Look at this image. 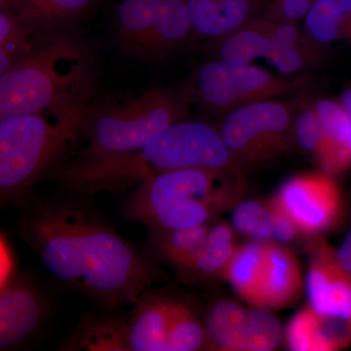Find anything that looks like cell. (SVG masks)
Instances as JSON below:
<instances>
[{
  "instance_id": "6da1fadb",
  "label": "cell",
  "mask_w": 351,
  "mask_h": 351,
  "mask_svg": "<svg viewBox=\"0 0 351 351\" xmlns=\"http://www.w3.org/2000/svg\"><path fill=\"white\" fill-rule=\"evenodd\" d=\"M38 197L21 209L18 232L51 276L105 309L134 304L158 271L82 195Z\"/></svg>"
},
{
  "instance_id": "7a4b0ae2",
  "label": "cell",
  "mask_w": 351,
  "mask_h": 351,
  "mask_svg": "<svg viewBox=\"0 0 351 351\" xmlns=\"http://www.w3.org/2000/svg\"><path fill=\"white\" fill-rule=\"evenodd\" d=\"M189 168L239 170L219 127L182 119L135 151L90 162L64 163L46 181L71 195L117 193L161 173Z\"/></svg>"
},
{
  "instance_id": "3957f363",
  "label": "cell",
  "mask_w": 351,
  "mask_h": 351,
  "mask_svg": "<svg viewBox=\"0 0 351 351\" xmlns=\"http://www.w3.org/2000/svg\"><path fill=\"white\" fill-rule=\"evenodd\" d=\"M97 80L86 44L64 31L40 32L32 49L0 76V119L91 103Z\"/></svg>"
},
{
  "instance_id": "277c9868",
  "label": "cell",
  "mask_w": 351,
  "mask_h": 351,
  "mask_svg": "<svg viewBox=\"0 0 351 351\" xmlns=\"http://www.w3.org/2000/svg\"><path fill=\"white\" fill-rule=\"evenodd\" d=\"M94 103L0 119V199L22 207L75 151Z\"/></svg>"
},
{
  "instance_id": "5b68a950",
  "label": "cell",
  "mask_w": 351,
  "mask_h": 351,
  "mask_svg": "<svg viewBox=\"0 0 351 351\" xmlns=\"http://www.w3.org/2000/svg\"><path fill=\"white\" fill-rule=\"evenodd\" d=\"M243 191L241 171L189 168L167 171L133 189L121 217L149 230L205 225L232 207Z\"/></svg>"
},
{
  "instance_id": "8992f818",
  "label": "cell",
  "mask_w": 351,
  "mask_h": 351,
  "mask_svg": "<svg viewBox=\"0 0 351 351\" xmlns=\"http://www.w3.org/2000/svg\"><path fill=\"white\" fill-rule=\"evenodd\" d=\"M189 99L188 93L149 88L94 103L80 145L63 164L90 162L135 151L173 124L189 119Z\"/></svg>"
},
{
  "instance_id": "52a82bcc",
  "label": "cell",
  "mask_w": 351,
  "mask_h": 351,
  "mask_svg": "<svg viewBox=\"0 0 351 351\" xmlns=\"http://www.w3.org/2000/svg\"><path fill=\"white\" fill-rule=\"evenodd\" d=\"M301 103L274 99L226 113L219 131L240 167L265 162L288 151Z\"/></svg>"
},
{
  "instance_id": "ba28073f",
  "label": "cell",
  "mask_w": 351,
  "mask_h": 351,
  "mask_svg": "<svg viewBox=\"0 0 351 351\" xmlns=\"http://www.w3.org/2000/svg\"><path fill=\"white\" fill-rule=\"evenodd\" d=\"M308 80L304 76L274 75L252 64L213 60L196 71L193 96L208 110L226 114L248 104L274 100L301 91Z\"/></svg>"
},
{
  "instance_id": "9c48e42d",
  "label": "cell",
  "mask_w": 351,
  "mask_h": 351,
  "mask_svg": "<svg viewBox=\"0 0 351 351\" xmlns=\"http://www.w3.org/2000/svg\"><path fill=\"white\" fill-rule=\"evenodd\" d=\"M271 201L293 219L300 232L304 233L331 228L343 207L338 184L324 171L295 176L281 186Z\"/></svg>"
},
{
  "instance_id": "30bf717a",
  "label": "cell",
  "mask_w": 351,
  "mask_h": 351,
  "mask_svg": "<svg viewBox=\"0 0 351 351\" xmlns=\"http://www.w3.org/2000/svg\"><path fill=\"white\" fill-rule=\"evenodd\" d=\"M50 302L32 277L13 270L0 290V350L22 345L40 329Z\"/></svg>"
},
{
  "instance_id": "8fae6325",
  "label": "cell",
  "mask_w": 351,
  "mask_h": 351,
  "mask_svg": "<svg viewBox=\"0 0 351 351\" xmlns=\"http://www.w3.org/2000/svg\"><path fill=\"white\" fill-rule=\"evenodd\" d=\"M307 293L311 306L317 313L351 324V276L327 245H317L314 251Z\"/></svg>"
},
{
  "instance_id": "7c38bea8",
  "label": "cell",
  "mask_w": 351,
  "mask_h": 351,
  "mask_svg": "<svg viewBox=\"0 0 351 351\" xmlns=\"http://www.w3.org/2000/svg\"><path fill=\"white\" fill-rule=\"evenodd\" d=\"M177 301L152 288L140 295L127 320L131 351H167L168 332Z\"/></svg>"
},
{
  "instance_id": "4fadbf2b",
  "label": "cell",
  "mask_w": 351,
  "mask_h": 351,
  "mask_svg": "<svg viewBox=\"0 0 351 351\" xmlns=\"http://www.w3.org/2000/svg\"><path fill=\"white\" fill-rule=\"evenodd\" d=\"M285 338L288 348L295 351L339 350L351 345V324L308 306L290 321Z\"/></svg>"
},
{
  "instance_id": "5bb4252c",
  "label": "cell",
  "mask_w": 351,
  "mask_h": 351,
  "mask_svg": "<svg viewBox=\"0 0 351 351\" xmlns=\"http://www.w3.org/2000/svg\"><path fill=\"white\" fill-rule=\"evenodd\" d=\"M265 0H186L195 34L219 39L263 12Z\"/></svg>"
},
{
  "instance_id": "9a60e30c",
  "label": "cell",
  "mask_w": 351,
  "mask_h": 351,
  "mask_svg": "<svg viewBox=\"0 0 351 351\" xmlns=\"http://www.w3.org/2000/svg\"><path fill=\"white\" fill-rule=\"evenodd\" d=\"M325 46L300 31L297 24L277 23L265 58L280 73L292 75L322 64L327 56Z\"/></svg>"
},
{
  "instance_id": "2e32d148",
  "label": "cell",
  "mask_w": 351,
  "mask_h": 351,
  "mask_svg": "<svg viewBox=\"0 0 351 351\" xmlns=\"http://www.w3.org/2000/svg\"><path fill=\"white\" fill-rule=\"evenodd\" d=\"M302 286L301 265L294 254L279 245L269 243L260 307L283 308L291 306L301 297Z\"/></svg>"
},
{
  "instance_id": "e0dca14e",
  "label": "cell",
  "mask_w": 351,
  "mask_h": 351,
  "mask_svg": "<svg viewBox=\"0 0 351 351\" xmlns=\"http://www.w3.org/2000/svg\"><path fill=\"white\" fill-rule=\"evenodd\" d=\"M127 320L115 309L83 316L60 350L131 351Z\"/></svg>"
},
{
  "instance_id": "ac0fdd59",
  "label": "cell",
  "mask_w": 351,
  "mask_h": 351,
  "mask_svg": "<svg viewBox=\"0 0 351 351\" xmlns=\"http://www.w3.org/2000/svg\"><path fill=\"white\" fill-rule=\"evenodd\" d=\"M193 34L186 0H154L151 41L145 59L160 61Z\"/></svg>"
},
{
  "instance_id": "d6986e66",
  "label": "cell",
  "mask_w": 351,
  "mask_h": 351,
  "mask_svg": "<svg viewBox=\"0 0 351 351\" xmlns=\"http://www.w3.org/2000/svg\"><path fill=\"white\" fill-rule=\"evenodd\" d=\"M277 23L265 12L261 13L228 36L217 39L214 60L250 64L258 58H265Z\"/></svg>"
},
{
  "instance_id": "ffe728a7",
  "label": "cell",
  "mask_w": 351,
  "mask_h": 351,
  "mask_svg": "<svg viewBox=\"0 0 351 351\" xmlns=\"http://www.w3.org/2000/svg\"><path fill=\"white\" fill-rule=\"evenodd\" d=\"M269 244V241H256L237 247L223 274V278L232 285L235 292L255 307L261 306Z\"/></svg>"
},
{
  "instance_id": "44dd1931",
  "label": "cell",
  "mask_w": 351,
  "mask_h": 351,
  "mask_svg": "<svg viewBox=\"0 0 351 351\" xmlns=\"http://www.w3.org/2000/svg\"><path fill=\"white\" fill-rule=\"evenodd\" d=\"M94 0H16L14 12L40 32L64 31L82 17Z\"/></svg>"
},
{
  "instance_id": "7402d4cb",
  "label": "cell",
  "mask_w": 351,
  "mask_h": 351,
  "mask_svg": "<svg viewBox=\"0 0 351 351\" xmlns=\"http://www.w3.org/2000/svg\"><path fill=\"white\" fill-rule=\"evenodd\" d=\"M208 223L173 230H149V246L152 258H156L181 269L206 242Z\"/></svg>"
},
{
  "instance_id": "603a6c76",
  "label": "cell",
  "mask_w": 351,
  "mask_h": 351,
  "mask_svg": "<svg viewBox=\"0 0 351 351\" xmlns=\"http://www.w3.org/2000/svg\"><path fill=\"white\" fill-rule=\"evenodd\" d=\"M154 0H123L117 8V34L124 49L147 58L151 41Z\"/></svg>"
},
{
  "instance_id": "cb8c5ba5",
  "label": "cell",
  "mask_w": 351,
  "mask_h": 351,
  "mask_svg": "<svg viewBox=\"0 0 351 351\" xmlns=\"http://www.w3.org/2000/svg\"><path fill=\"white\" fill-rule=\"evenodd\" d=\"M304 21L306 32L319 43L351 41V0H317Z\"/></svg>"
},
{
  "instance_id": "d4e9b609",
  "label": "cell",
  "mask_w": 351,
  "mask_h": 351,
  "mask_svg": "<svg viewBox=\"0 0 351 351\" xmlns=\"http://www.w3.org/2000/svg\"><path fill=\"white\" fill-rule=\"evenodd\" d=\"M246 309L237 302L221 300L208 309L204 325L208 348L234 351L235 343Z\"/></svg>"
},
{
  "instance_id": "484cf974",
  "label": "cell",
  "mask_w": 351,
  "mask_h": 351,
  "mask_svg": "<svg viewBox=\"0 0 351 351\" xmlns=\"http://www.w3.org/2000/svg\"><path fill=\"white\" fill-rule=\"evenodd\" d=\"M282 339L280 323L263 307L246 309L234 351L274 350Z\"/></svg>"
},
{
  "instance_id": "4316f807",
  "label": "cell",
  "mask_w": 351,
  "mask_h": 351,
  "mask_svg": "<svg viewBox=\"0 0 351 351\" xmlns=\"http://www.w3.org/2000/svg\"><path fill=\"white\" fill-rule=\"evenodd\" d=\"M208 348L204 323L195 309L178 300L167 338V351H195Z\"/></svg>"
},
{
  "instance_id": "83f0119b",
  "label": "cell",
  "mask_w": 351,
  "mask_h": 351,
  "mask_svg": "<svg viewBox=\"0 0 351 351\" xmlns=\"http://www.w3.org/2000/svg\"><path fill=\"white\" fill-rule=\"evenodd\" d=\"M237 247L207 237L206 242L182 269V272L199 277H223Z\"/></svg>"
},
{
  "instance_id": "f1b7e54d",
  "label": "cell",
  "mask_w": 351,
  "mask_h": 351,
  "mask_svg": "<svg viewBox=\"0 0 351 351\" xmlns=\"http://www.w3.org/2000/svg\"><path fill=\"white\" fill-rule=\"evenodd\" d=\"M232 225L237 232L256 241L267 242L274 239L269 205L265 206L257 201L237 205L232 214Z\"/></svg>"
},
{
  "instance_id": "f546056e",
  "label": "cell",
  "mask_w": 351,
  "mask_h": 351,
  "mask_svg": "<svg viewBox=\"0 0 351 351\" xmlns=\"http://www.w3.org/2000/svg\"><path fill=\"white\" fill-rule=\"evenodd\" d=\"M295 138L304 151L317 161L324 149V129L314 108L313 101L302 100L295 121Z\"/></svg>"
},
{
  "instance_id": "4dcf8cb0",
  "label": "cell",
  "mask_w": 351,
  "mask_h": 351,
  "mask_svg": "<svg viewBox=\"0 0 351 351\" xmlns=\"http://www.w3.org/2000/svg\"><path fill=\"white\" fill-rule=\"evenodd\" d=\"M317 0H270L263 12L278 23L297 24Z\"/></svg>"
},
{
  "instance_id": "1f68e13d",
  "label": "cell",
  "mask_w": 351,
  "mask_h": 351,
  "mask_svg": "<svg viewBox=\"0 0 351 351\" xmlns=\"http://www.w3.org/2000/svg\"><path fill=\"white\" fill-rule=\"evenodd\" d=\"M270 217H271V230L274 239L280 242H288L294 239L300 232L293 219L276 206L271 200L269 204Z\"/></svg>"
},
{
  "instance_id": "d6a6232c",
  "label": "cell",
  "mask_w": 351,
  "mask_h": 351,
  "mask_svg": "<svg viewBox=\"0 0 351 351\" xmlns=\"http://www.w3.org/2000/svg\"><path fill=\"white\" fill-rule=\"evenodd\" d=\"M337 258L343 269L351 274V230L346 235L345 241L337 252Z\"/></svg>"
},
{
  "instance_id": "836d02e7",
  "label": "cell",
  "mask_w": 351,
  "mask_h": 351,
  "mask_svg": "<svg viewBox=\"0 0 351 351\" xmlns=\"http://www.w3.org/2000/svg\"><path fill=\"white\" fill-rule=\"evenodd\" d=\"M339 101H341L343 107L345 108L346 112L350 115L351 120V88L350 89L346 90V91L343 92L341 94V98H339Z\"/></svg>"
},
{
  "instance_id": "e575fe53",
  "label": "cell",
  "mask_w": 351,
  "mask_h": 351,
  "mask_svg": "<svg viewBox=\"0 0 351 351\" xmlns=\"http://www.w3.org/2000/svg\"><path fill=\"white\" fill-rule=\"evenodd\" d=\"M16 0H0V11H14Z\"/></svg>"
},
{
  "instance_id": "d590c367",
  "label": "cell",
  "mask_w": 351,
  "mask_h": 351,
  "mask_svg": "<svg viewBox=\"0 0 351 351\" xmlns=\"http://www.w3.org/2000/svg\"><path fill=\"white\" fill-rule=\"evenodd\" d=\"M350 276H351V274H350Z\"/></svg>"
}]
</instances>
